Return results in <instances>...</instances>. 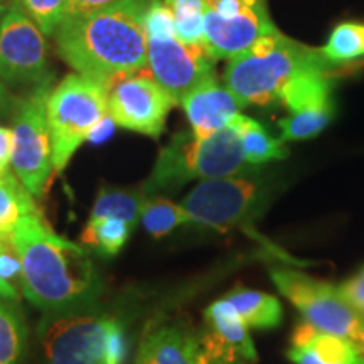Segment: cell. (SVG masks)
<instances>
[{
  "instance_id": "74e56055",
  "label": "cell",
  "mask_w": 364,
  "mask_h": 364,
  "mask_svg": "<svg viewBox=\"0 0 364 364\" xmlns=\"http://www.w3.org/2000/svg\"><path fill=\"white\" fill-rule=\"evenodd\" d=\"M4 245H7V243H4V241H0V248H2V247H4Z\"/></svg>"
},
{
  "instance_id": "ac0fdd59",
  "label": "cell",
  "mask_w": 364,
  "mask_h": 364,
  "mask_svg": "<svg viewBox=\"0 0 364 364\" xmlns=\"http://www.w3.org/2000/svg\"><path fill=\"white\" fill-rule=\"evenodd\" d=\"M230 129L238 135L241 152L250 166H260L270 161H284L289 157V149L282 139L268 134L257 120L240 113Z\"/></svg>"
},
{
  "instance_id": "3957f363",
  "label": "cell",
  "mask_w": 364,
  "mask_h": 364,
  "mask_svg": "<svg viewBox=\"0 0 364 364\" xmlns=\"http://www.w3.org/2000/svg\"><path fill=\"white\" fill-rule=\"evenodd\" d=\"M334 66L321 49L307 48L275 29L231 58L223 78L241 107H263L280 102L285 90L306 73Z\"/></svg>"
},
{
  "instance_id": "484cf974",
  "label": "cell",
  "mask_w": 364,
  "mask_h": 364,
  "mask_svg": "<svg viewBox=\"0 0 364 364\" xmlns=\"http://www.w3.org/2000/svg\"><path fill=\"white\" fill-rule=\"evenodd\" d=\"M321 51L332 65L364 56V26L358 22H343L336 26Z\"/></svg>"
},
{
  "instance_id": "cb8c5ba5",
  "label": "cell",
  "mask_w": 364,
  "mask_h": 364,
  "mask_svg": "<svg viewBox=\"0 0 364 364\" xmlns=\"http://www.w3.org/2000/svg\"><path fill=\"white\" fill-rule=\"evenodd\" d=\"M140 221L150 235L161 238L169 235L176 228L191 225V218L181 204L171 203L164 198H147L144 203Z\"/></svg>"
},
{
  "instance_id": "9c48e42d",
  "label": "cell",
  "mask_w": 364,
  "mask_h": 364,
  "mask_svg": "<svg viewBox=\"0 0 364 364\" xmlns=\"http://www.w3.org/2000/svg\"><path fill=\"white\" fill-rule=\"evenodd\" d=\"M51 83L36 86L29 97L14 105L12 172L34 198H43L54 174L53 144L46 103Z\"/></svg>"
},
{
  "instance_id": "83f0119b",
  "label": "cell",
  "mask_w": 364,
  "mask_h": 364,
  "mask_svg": "<svg viewBox=\"0 0 364 364\" xmlns=\"http://www.w3.org/2000/svg\"><path fill=\"white\" fill-rule=\"evenodd\" d=\"M19 4L46 38L56 34L66 19L68 0H19Z\"/></svg>"
},
{
  "instance_id": "7c38bea8",
  "label": "cell",
  "mask_w": 364,
  "mask_h": 364,
  "mask_svg": "<svg viewBox=\"0 0 364 364\" xmlns=\"http://www.w3.org/2000/svg\"><path fill=\"white\" fill-rule=\"evenodd\" d=\"M216 59L204 44L182 43L179 38L147 39V66L150 76L177 105L196 86L215 75Z\"/></svg>"
},
{
  "instance_id": "f35d334b",
  "label": "cell",
  "mask_w": 364,
  "mask_h": 364,
  "mask_svg": "<svg viewBox=\"0 0 364 364\" xmlns=\"http://www.w3.org/2000/svg\"><path fill=\"white\" fill-rule=\"evenodd\" d=\"M0 2H6V0H0Z\"/></svg>"
},
{
  "instance_id": "4316f807",
  "label": "cell",
  "mask_w": 364,
  "mask_h": 364,
  "mask_svg": "<svg viewBox=\"0 0 364 364\" xmlns=\"http://www.w3.org/2000/svg\"><path fill=\"white\" fill-rule=\"evenodd\" d=\"M26 343V327L19 314L0 304V364H19Z\"/></svg>"
},
{
  "instance_id": "2e32d148",
  "label": "cell",
  "mask_w": 364,
  "mask_h": 364,
  "mask_svg": "<svg viewBox=\"0 0 364 364\" xmlns=\"http://www.w3.org/2000/svg\"><path fill=\"white\" fill-rule=\"evenodd\" d=\"M135 364H208L199 334L186 324L150 327L136 349Z\"/></svg>"
},
{
  "instance_id": "e0dca14e",
  "label": "cell",
  "mask_w": 364,
  "mask_h": 364,
  "mask_svg": "<svg viewBox=\"0 0 364 364\" xmlns=\"http://www.w3.org/2000/svg\"><path fill=\"white\" fill-rule=\"evenodd\" d=\"M287 356L295 364H364L356 346L306 322L295 329Z\"/></svg>"
},
{
  "instance_id": "603a6c76",
  "label": "cell",
  "mask_w": 364,
  "mask_h": 364,
  "mask_svg": "<svg viewBox=\"0 0 364 364\" xmlns=\"http://www.w3.org/2000/svg\"><path fill=\"white\" fill-rule=\"evenodd\" d=\"M132 230L134 228L129 223L117 220V218L88 220L81 233V243L93 248L102 257H115L124 250Z\"/></svg>"
},
{
  "instance_id": "7a4b0ae2",
  "label": "cell",
  "mask_w": 364,
  "mask_h": 364,
  "mask_svg": "<svg viewBox=\"0 0 364 364\" xmlns=\"http://www.w3.org/2000/svg\"><path fill=\"white\" fill-rule=\"evenodd\" d=\"M150 0L115 6L68 19L54 34L59 56L75 73L110 86L147 66L144 14Z\"/></svg>"
},
{
  "instance_id": "1f68e13d",
  "label": "cell",
  "mask_w": 364,
  "mask_h": 364,
  "mask_svg": "<svg viewBox=\"0 0 364 364\" xmlns=\"http://www.w3.org/2000/svg\"><path fill=\"white\" fill-rule=\"evenodd\" d=\"M120 0H68L66 19H76V17L88 16V14L98 12L102 9L115 6Z\"/></svg>"
},
{
  "instance_id": "52a82bcc",
  "label": "cell",
  "mask_w": 364,
  "mask_h": 364,
  "mask_svg": "<svg viewBox=\"0 0 364 364\" xmlns=\"http://www.w3.org/2000/svg\"><path fill=\"white\" fill-rule=\"evenodd\" d=\"M270 277L306 324L349 341L364 354V318L346 302L339 289L289 267L272 268Z\"/></svg>"
},
{
  "instance_id": "d6986e66",
  "label": "cell",
  "mask_w": 364,
  "mask_h": 364,
  "mask_svg": "<svg viewBox=\"0 0 364 364\" xmlns=\"http://www.w3.org/2000/svg\"><path fill=\"white\" fill-rule=\"evenodd\" d=\"M225 300L235 309L248 329H273L280 324L284 316L279 300L258 290L236 289L228 294Z\"/></svg>"
},
{
  "instance_id": "d4e9b609",
  "label": "cell",
  "mask_w": 364,
  "mask_h": 364,
  "mask_svg": "<svg viewBox=\"0 0 364 364\" xmlns=\"http://www.w3.org/2000/svg\"><path fill=\"white\" fill-rule=\"evenodd\" d=\"M174 16L176 34L182 43L204 44V9L203 0H161Z\"/></svg>"
},
{
  "instance_id": "e575fe53",
  "label": "cell",
  "mask_w": 364,
  "mask_h": 364,
  "mask_svg": "<svg viewBox=\"0 0 364 364\" xmlns=\"http://www.w3.org/2000/svg\"><path fill=\"white\" fill-rule=\"evenodd\" d=\"M0 297L9 299V300H17V299H19V294H17L16 287H14L11 282L4 280L2 277H0Z\"/></svg>"
},
{
  "instance_id": "836d02e7",
  "label": "cell",
  "mask_w": 364,
  "mask_h": 364,
  "mask_svg": "<svg viewBox=\"0 0 364 364\" xmlns=\"http://www.w3.org/2000/svg\"><path fill=\"white\" fill-rule=\"evenodd\" d=\"M14 152V132L7 127H0V177L9 174V166Z\"/></svg>"
},
{
  "instance_id": "f546056e",
  "label": "cell",
  "mask_w": 364,
  "mask_h": 364,
  "mask_svg": "<svg viewBox=\"0 0 364 364\" xmlns=\"http://www.w3.org/2000/svg\"><path fill=\"white\" fill-rule=\"evenodd\" d=\"M204 9L223 19H233L243 14L267 9V0H203Z\"/></svg>"
},
{
  "instance_id": "277c9868",
  "label": "cell",
  "mask_w": 364,
  "mask_h": 364,
  "mask_svg": "<svg viewBox=\"0 0 364 364\" xmlns=\"http://www.w3.org/2000/svg\"><path fill=\"white\" fill-rule=\"evenodd\" d=\"M253 169L245 161L233 129L221 130L206 139H198L193 132H179L161 149L142 193L147 198H156L161 193L181 189L191 181L221 179Z\"/></svg>"
},
{
  "instance_id": "d590c367",
  "label": "cell",
  "mask_w": 364,
  "mask_h": 364,
  "mask_svg": "<svg viewBox=\"0 0 364 364\" xmlns=\"http://www.w3.org/2000/svg\"><path fill=\"white\" fill-rule=\"evenodd\" d=\"M9 102H11V98H9L6 86H4L2 81H0V113L6 110Z\"/></svg>"
},
{
  "instance_id": "9a60e30c",
  "label": "cell",
  "mask_w": 364,
  "mask_h": 364,
  "mask_svg": "<svg viewBox=\"0 0 364 364\" xmlns=\"http://www.w3.org/2000/svg\"><path fill=\"white\" fill-rule=\"evenodd\" d=\"M181 107L188 117L191 132L198 139H206L230 129L243 108L226 86L218 83L216 76H211L186 95Z\"/></svg>"
},
{
  "instance_id": "ba28073f",
  "label": "cell",
  "mask_w": 364,
  "mask_h": 364,
  "mask_svg": "<svg viewBox=\"0 0 364 364\" xmlns=\"http://www.w3.org/2000/svg\"><path fill=\"white\" fill-rule=\"evenodd\" d=\"M90 309L44 314L38 332L46 364H105L108 341L120 322Z\"/></svg>"
},
{
  "instance_id": "ffe728a7",
  "label": "cell",
  "mask_w": 364,
  "mask_h": 364,
  "mask_svg": "<svg viewBox=\"0 0 364 364\" xmlns=\"http://www.w3.org/2000/svg\"><path fill=\"white\" fill-rule=\"evenodd\" d=\"M34 196L9 172L0 177V241L11 243V235L22 218L38 215Z\"/></svg>"
},
{
  "instance_id": "8d00e7d4",
  "label": "cell",
  "mask_w": 364,
  "mask_h": 364,
  "mask_svg": "<svg viewBox=\"0 0 364 364\" xmlns=\"http://www.w3.org/2000/svg\"><path fill=\"white\" fill-rule=\"evenodd\" d=\"M7 11H9L7 4H6V2H0V22H2L4 16H6V12H7Z\"/></svg>"
},
{
  "instance_id": "8992f818",
  "label": "cell",
  "mask_w": 364,
  "mask_h": 364,
  "mask_svg": "<svg viewBox=\"0 0 364 364\" xmlns=\"http://www.w3.org/2000/svg\"><path fill=\"white\" fill-rule=\"evenodd\" d=\"M279 186L270 174L258 171L201 181L182 199L193 225L230 231L235 228L250 230L252 223L270 206Z\"/></svg>"
},
{
  "instance_id": "5bb4252c",
  "label": "cell",
  "mask_w": 364,
  "mask_h": 364,
  "mask_svg": "<svg viewBox=\"0 0 364 364\" xmlns=\"http://www.w3.org/2000/svg\"><path fill=\"white\" fill-rule=\"evenodd\" d=\"M273 24L268 9L243 14L233 19H223L215 14H204V36L206 48L216 59H228L238 56L257 43L263 36L273 33Z\"/></svg>"
},
{
  "instance_id": "6da1fadb",
  "label": "cell",
  "mask_w": 364,
  "mask_h": 364,
  "mask_svg": "<svg viewBox=\"0 0 364 364\" xmlns=\"http://www.w3.org/2000/svg\"><path fill=\"white\" fill-rule=\"evenodd\" d=\"M11 247L21 262L22 294L44 314L90 309L102 292L86 250L58 235L41 213L17 223Z\"/></svg>"
},
{
  "instance_id": "44dd1931",
  "label": "cell",
  "mask_w": 364,
  "mask_h": 364,
  "mask_svg": "<svg viewBox=\"0 0 364 364\" xmlns=\"http://www.w3.org/2000/svg\"><path fill=\"white\" fill-rule=\"evenodd\" d=\"M336 105L334 100L309 105L299 108L295 112H289V115L280 120V139L284 142L294 140H307L321 134L334 117Z\"/></svg>"
},
{
  "instance_id": "4fadbf2b",
  "label": "cell",
  "mask_w": 364,
  "mask_h": 364,
  "mask_svg": "<svg viewBox=\"0 0 364 364\" xmlns=\"http://www.w3.org/2000/svg\"><path fill=\"white\" fill-rule=\"evenodd\" d=\"M204 329L199 334L208 364H252L258 359L248 327L225 299L204 312Z\"/></svg>"
},
{
  "instance_id": "30bf717a",
  "label": "cell",
  "mask_w": 364,
  "mask_h": 364,
  "mask_svg": "<svg viewBox=\"0 0 364 364\" xmlns=\"http://www.w3.org/2000/svg\"><path fill=\"white\" fill-rule=\"evenodd\" d=\"M51 78L46 36L16 0L0 22V81L36 88Z\"/></svg>"
},
{
  "instance_id": "8fae6325",
  "label": "cell",
  "mask_w": 364,
  "mask_h": 364,
  "mask_svg": "<svg viewBox=\"0 0 364 364\" xmlns=\"http://www.w3.org/2000/svg\"><path fill=\"white\" fill-rule=\"evenodd\" d=\"M176 100L152 76L129 75L108 86V118L122 129L159 139Z\"/></svg>"
},
{
  "instance_id": "7402d4cb",
  "label": "cell",
  "mask_w": 364,
  "mask_h": 364,
  "mask_svg": "<svg viewBox=\"0 0 364 364\" xmlns=\"http://www.w3.org/2000/svg\"><path fill=\"white\" fill-rule=\"evenodd\" d=\"M147 196L140 191L118 189V188H102L91 208L90 220L100 218H117L129 223L132 228L140 221L144 203Z\"/></svg>"
},
{
  "instance_id": "5b68a950",
  "label": "cell",
  "mask_w": 364,
  "mask_h": 364,
  "mask_svg": "<svg viewBox=\"0 0 364 364\" xmlns=\"http://www.w3.org/2000/svg\"><path fill=\"white\" fill-rule=\"evenodd\" d=\"M53 144L54 174L65 171L86 140L108 118V86L80 73H70L54 86L46 103Z\"/></svg>"
},
{
  "instance_id": "d6a6232c",
  "label": "cell",
  "mask_w": 364,
  "mask_h": 364,
  "mask_svg": "<svg viewBox=\"0 0 364 364\" xmlns=\"http://www.w3.org/2000/svg\"><path fill=\"white\" fill-rule=\"evenodd\" d=\"M0 277L7 282L21 280V262L12 250L11 243L0 248Z\"/></svg>"
},
{
  "instance_id": "f1b7e54d",
  "label": "cell",
  "mask_w": 364,
  "mask_h": 364,
  "mask_svg": "<svg viewBox=\"0 0 364 364\" xmlns=\"http://www.w3.org/2000/svg\"><path fill=\"white\" fill-rule=\"evenodd\" d=\"M144 31L147 39L177 38L174 16L161 0H150L144 14Z\"/></svg>"
},
{
  "instance_id": "4dcf8cb0",
  "label": "cell",
  "mask_w": 364,
  "mask_h": 364,
  "mask_svg": "<svg viewBox=\"0 0 364 364\" xmlns=\"http://www.w3.org/2000/svg\"><path fill=\"white\" fill-rule=\"evenodd\" d=\"M338 289L346 302L364 318V267Z\"/></svg>"
}]
</instances>
